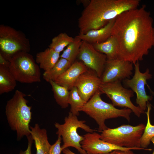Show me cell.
<instances>
[{"label": "cell", "instance_id": "cell-1", "mask_svg": "<svg viewBox=\"0 0 154 154\" xmlns=\"http://www.w3.org/2000/svg\"><path fill=\"white\" fill-rule=\"evenodd\" d=\"M143 5L115 19L111 35L118 45V58L133 64L142 60L154 46V27L150 13Z\"/></svg>", "mask_w": 154, "mask_h": 154}, {"label": "cell", "instance_id": "cell-2", "mask_svg": "<svg viewBox=\"0 0 154 154\" xmlns=\"http://www.w3.org/2000/svg\"><path fill=\"white\" fill-rule=\"evenodd\" d=\"M139 0H91L78 19L80 33L100 29L123 12L138 7Z\"/></svg>", "mask_w": 154, "mask_h": 154}, {"label": "cell", "instance_id": "cell-3", "mask_svg": "<svg viewBox=\"0 0 154 154\" xmlns=\"http://www.w3.org/2000/svg\"><path fill=\"white\" fill-rule=\"evenodd\" d=\"M27 95L16 90L8 100L5 108L7 119L11 129L16 131L17 139L31 135L29 123L32 118V107L28 105Z\"/></svg>", "mask_w": 154, "mask_h": 154}, {"label": "cell", "instance_id": "cell-4", "mask_svg": "<svg viewBox=\"0 0 154 154\" xmlns=\"http://www.w3.org/2000/svg\"><path fill=\"white\" fill-rule=\"evenodd\" d=\"M101 94L100 90L97 91L80 110L96 121L100 131L108 128L105 124L106 119L122 117L130 121V115L132 112L131 110L126 108L121 109L116 108L112 104L103 101L100 97Z\"/></svg>", "mask_w": 154, "mask_h": 154}, {"label": "cell", "instance_id": "cell-5", "mask_svg": "<svg viewBox=\"0 0 154 154\" xmlns=\"http://www.w3.org/2000/svg\"><path fill=\"white\" fill-rule=\"evenodd\" d=\"M7 59L9 70L17 81L28 84L41 82L39 66L28 52H19Z\"/></svg>", "mask_w": 154, "mask_h": 154}, {"label": "cell", "instance_id": "cell-6", "mask_svg": "<svg viewBox=\"0 0 154 154\" xmlns=\"http://www.w3.org/2000/svg\"><path fill=\"white\" fill-rule=\"evenodd\" d=\"M145 125H122L114 128H108L102 131L101 139L117 146L127 148L141 147V139Z\"/></svg>", "mask_w": 154, "mask_h": 154}, {"label": "cell", "instance_id": "cell-7", "mask_svg": "<svg viewBox=\"0 0 154 154\" xmlns=\"http://www.w3.org/2000/svg\"><path fill=\"white\" fill-rule=\"evenodd\" d=\"M84 120H79L77 116L71 112L64 119L63 124L55 123V126L57 129L56 134L62 137L63 144L61 146L62 151L69 147L76 149L81 154H87L82 148L80 142L84 139L83 136L78 133L77 129L80 128L88 133H92L94 131L85 124Z\"/></svg>", "mask_w": 154, "mask_h": 154}, {"label": "cell", "instance_id": "cell-8", "mask_svg": "<svg viewBox=\"0 0 154 154\" xmlns=\"http://www.w3.org/2000/svg\"><path fill=\"white\" fill-rule=\"evenodd\" d=\"M0 53L7 58L21 52H28L29 40L24 34L9 26H0Z\"/></svg>", "mask_w": 154, "mask_h": 154}, {"label": "cell", "instance_id": "cell-9", "mask_svg": "<svg viewBox=\"0 0 154 154\" xmlns=\"http://www.w3.org/2000/svg\"><path fill=\"white\" fill-rule=\"evenodd\" d=\"M121 81H117L108 83H102L99 90L101 94L107 95L111 100L114 106L130 109L136 116L139 117L145 112L132 103L131 98L134 96V92L131 89L124 88Z\"/></svg>", "mask_w": 154, "mask_h": 154}, {"label": "cell", "instance_id": "cell-10", "mask_svg": "<svg viewBox=\"0 0 154 154\" xmlns=\"http://www.w3.org/2000/svg\"><path fill=\"white\" fill-rule=\"evenodd\" d=\"M134 65V74L131 79L127 78L124 80V83L126 87L130 88L136 95V102L142 111L145 112L147 110V104L152 97L147 94L145 86L148 85L147 80L152 78V75L149 70L147 68L144 72H140L139 62Z\"/></svg>", "mask_w": 154, "mask_h": 154}, {"label": "cell", "instance_id": "cell-11", "mask_svg": "<svg viewBox=\"0 0 154 154\" xmlns=\"http://www.w3.org/2000/svg\"><path fill=\"white\" fill-rule=\"evenodd\" d=\"M133 64L119 58L107 59L100 78L102 83L128 78L132 74Z\"/></svg>", "mask_w": 154, "mask_h": 154}, {"label": "cell", "instance_id": "cell-12", "mask_svg": "<svg viewBox=\"0 0 154 154\" xmlns=\"http://www.w3.org/2000/svg\"><path fill=\"white\" fill-rule=\"evenodd\" d=\"M78 56L88 68L101 78L107 60L105 54L97 51L92 44L82 40Z\"/></svg>", "mask_w": 154, "mask_h": 154}, {"label": "cell", "instance_id": "cell-13", "mask_svg": "<svg viewBox=\"0 0 154 154\" xmlns=\"http://www.w3.org/2000/svg\"><path fill=\"white\" fill-rule=\"evenodd\" d=\"M83 137L80 144L82 148L87 154L107 153L116 150L145 149L141 147L127 148L117 146L102 140L100 135L96 132L88 133L84 135Z\"/></svg>", "mask_w": 154, "mask_h": 154}, {"label": "cell", "instance_id": "cell-14", "mask_svg": "<svg viewBox=\"0 0 154 154\" xmlns=\"http://www.w3.org/2000/svg\"><path fill=\"white\" fill-rule=\"evenodd\" d=\"M102 83L101 79L94 71L88 69L79 77L74 87L86 103L98 91Z\"/></svg>", "mask_w": 154, "mask_h": 154}, {"label": "cell", "instance_id": "cell-15", "mask_svg": "<svg viewBox=\"0 0 154 154\" xmlns=\"http://www.w3.org/2000/svg\"><path fill=\"white\" fill-rule=\"evenodd\" d=\"M88 68L81 61L74 62L70 66L54 81L70 90L74 87L80 75Z\"/></svg>", "mask_w": 154, "mask_h": 154}, {"label": "cell", "instance_id": "cell-16", "mask_svg": "<svg viewBox=\"0 0 154 154\" xmlns=\"http://www.w3.org/2000/svg\"><path fill=\"white\" fill-rule=\"evenodd\" d=\"M115 19L110 21L100 29L90 30L84 34L79 33L77 36L82 40L92 44L104 42L111 36L112 29Z\"/></svg>", "mask_w": 154, "mask_h": 154}, {"label": "cell", "instance_id": "cell-17", "mask_svg": "<svg viewBox=\"0 0 154 154\" xmlns=\"http://www.w3.org/2000/svg\"><path fill=\"white\" fill-rule=\"evenodd\" d=\"M30 129L31 135L35 142L36 154H48L51 145L48 140L46 130L41 129L38 123L33 127H30Z\"/></svg>", "mask_w": 154, "mask_h": 154}, {"label": "cell", "instance_id": "cell-18", "mask_svg": "<svg viewBox=\"0 0 154 154\" xmlns=\"http://www.w3.org/2000/svg\"><path fill=\"white\" fill-rule=\"evenodd\" d=\"M60 53L56 52L48 48L44 51L37 53L36 62L39 64L40 68L44 72L51 69L59 60Z\"/></svg>", "mask_w": 154, "mask_h": 154}, {"label": "cell", "instance_id": "cell-19", "mask_svg": "<svg viewBox=\"0 0 154 154\" xmlns=\"http://www.w3.org/2000/svg\"><path fill=\"white\" fill-rule=\"evenodd\" d=\"M92 44L97 51L105 54L107 59L118 58V43L113 36L111 35L104 42Z\"/></svg>", "mask_w": 154, "mask_h": 154}, {"label": "cell", "instance_id": "cell-20", "mask_svg": "<svg viewBox=\"0 0 154 154\" xmlns=\"http://www.w3.org/2000/svg\"><path fill=\"white\" fill-rule=\"evenodd\" d=\"M17 81L9 71V68L0 65V94L13 91Z\"/></svg>", "mask_w": 154, "mask_h": 154}, {"label": "cell", "instance_id": "cell-21", "mask_svg": "<svg viewBox=\"0 0 154 154\" xmlns=\"http://www.w3.org/2000/svg\"><path fill=\"white\" fill-rule=\"evenodd\" d=\"M72 64L67 60L60 58L51 69L48 71L44 72L43 74V78L48 82L51 80L55 81Z\"/></svg>", "mask_w": 154, "mask_h": 154}, {"label": "cell", "instance_id": "cell-22", "mask_svg": "<svg viewBox=\"0 0 154 154\" xmlns=\"http://www.w3.org/2000/svg\"><path fill=\"white\" fill-rule=\"evenodd\" d=\"M48 82L52 87L54 98L58 104L62 108L68 107L69 105V89L66 87L58 84L52 80H50Z\"/></svg>", "mask_w": 154, "mask_h": 154}, {"label": "cell", "instance_id": "cell-23", "mask_svg": "<svg viewBox=\"0 0 154 154\" xmlns=\"http://www.w3.org/2000/svg\"><path fill=\"white\" fill-rule=\"evenodd\" d=\"M82 40L77 36L67 46L60 55V58L65 59L72 64L78 56Z\"/></svg>", "mask_w": 154, "mask_h": 154}, {"label": "cell", "instance_id": "cell-24", "mask_svg": "<svg viewBox=\"0 0 154 154\" xmlns=\"http://www.w3.org/2000/svg\"><path fill=\"white\" fill-rule=\"evenodd\" d=\"M151 109V105L147 103V111L145 112L147 116V123L141 136L140 142L141 147L145 149H146L150 144L151 139L154 137V125L151 124L150 119Z\"/></svg>", "mask_w": 154, "mask_h": 154}, {"label": "cell", "instance_id": "cell-25", "mask_svg": "<svg viewBox=\"0 0 154 154\" xmlns=\"http://www.w3.org/2000/svg\"><path fill=\"white\" fill-rule=\"evenodd\" d=\"M86 102L80 96L76 88L74 87L70 90L68 104L70 105V112L77 116Z\"/></svg>", "mask_w": 154, "mask_h": 154}, {"label": "cell", "instance_id": "cell-26", "mask_svg": "<svg viewBox=\"0 0 154 154\" xmlns=\"http://www.w3.org/2000/svg\"><path fill=\"white\" fill-rule=\"evenodd\" d=\"M74 39V38L69 36L66 33H61L52 39L49 48L60 53Z\"/></svg>", "mask_w": 154, "mask_h": 154}, {"label": "cell", "instance_id": "cell-27", "mask_svg": "<svg viewBox=\"0 0 154 154\" xmlns=\"http://www.w3.org/2000/svg\"><path fill=\"white\" fill-rule=\"evenodd\" d=\"M62 137L58 136V139L55 142L51 145L48 154H61L62 149L60 145Z\"/></svg>", "mask_w": 154, "mask_h": 154}, {"label": "cell", "instance_id": "cell-28", "mask_svg": "<svg viewBox=\"0 0 154 154\" xmlns=\"http://www.w3.org/2000/svg\"><path fill=\"white\" fill-rule=\"evenodd\" d=\"M28 146L27 149L25 151L21 150L19 154H33L32 153V147L33 142V139L31 135L27 137Z\"/></svg>", "mask_w": 154, "mask_h": 154}, {"label": "cell", "instance_id": "cell-29", "mask_svg": "<svg viewBox=\"0 0 154 154\" xmlns=\"http://www.w3.org/2000/svg\"><path fill=\"white\" fill-rule=\"evenodd\" d=\"M10 62L9 60L0 52V65L9 68Z\"/></svg>", "mask_w": 154, "mask_h": 154}, {"label": "cell", "instance_id": "cell-30", "mask_svg": "<svg viewBox=\"0 0 154 154\" xmlns=\"http://www.w3.org/2000/svg\"><path fill=\"white\" fill-rule=\"evenodd\" d=\"M131 150H127L122 151L120 150H117V154H135Z\"/></svg>", "mask_w": 154, "mask_h": 154}, {"label": "cell", "instance_id": "cell-31", "mask_svg": "<svg viewBox=\"0 0 154 154\" xmlns=\"http://www.w3.org/2000/svg\"><path fill=\"white\" fill-rule=\"evenodd\" d=\"M62 151L64 154H75L68 148L64 149Z\"/></svg>", "mask_w": 154, "mask_h": 154}, {"label": "cell", "instance_id": "cell-32", "mask_svg": "<svg viewBox=\"0 0 154 154\" xmlns=\"http://www.w3.org/2000/svg\"><path fill=\"white\" fill-rule=\"evenodd\" d=\"M116 150H115L114 151L112 152H111L109 153H105V154H117V152H116Z\"/></svg>", "mask_w": 154, "mask_h": 154}, {"label": "cell", "instance_id": "cell-33", "mask_svg": "<svg viewBox=\"0 0 154 154\" xmlns=\"http://www.w3.org/2000/svg\"><path fill=\"white\" fill-rule=\"evenodd\" d=\"M151 141L153 143L154 145V137H153L151 139ZM152 154H154V150Z\"/></svg>", "mask_w": 154, "mask_h": 154}]
</instances>
